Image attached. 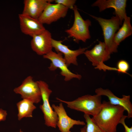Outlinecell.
Here are the masks:
<instances>
[{
	"label": "cell",
	"mask_w": 132,
	"mask_h": 132,
	"mask_svg": "<svg viewBox=\"0 0 132 132\" xmlns=\"http://www.w3.org/2000/svg\"><path fill=\"white\" fill-rule=\"evenodd\" d=\"M84 116L87 123L86 132H105L94 121L89 115L84 114Z\"/></svg>",
	"instance_id": "obj_19"
},
{
	"label": "cell",
	"mask_w": 132,
	"mask_h": 132,
	"mask_svg": "<svg viewBox=\"0 0 132 132\" xmlns=\"http://www.w3.org/2000/svg\"><path fill=\"white\" fill-rule=\"evenodd\" d=\"M95 92L98 95L107 97L111 104L123 107L127 112V118H129L132 117V104L130 100V95H123L122 98H119L109 89H104L101 88L96 89Z\"/></svg>",
	"instance_id": "obj_13"
},
{
	"label": "cell",
	"mask_w": 132,
	"mask_h": 132,
	"mask_svg": "<svg viewBox=\"0 0 132 132\" xmlns=\"http://www.w3.org/2000/svg\"><path fill=\"white\" fill-rule=\"evenodd\" d=\"M7 113L6 110L0 109V121H4L6 120Z\"/></svg>",
	"instance_id": "obj_23"
},
{
	"label": "cell",
	"mask_w": 132,
	"mask_h": 132,
	"mask_svg": "<svg viewBox=\"0 0 132 132\" xmlns=\"http://www.w3.org/2000/svg\"><path fill=\"white\" fill-rule=\"evenodd\" d=\"M44 58L51 61V63L48 67L51 71H55L58 68L61 70V74L64 77V80L67 81L73 78L80 80L82 78L81 75L74 73L68 69L62 54L61 52L56 53L52 51L43 55Z\"/></svg>",
	"instance_id": "obj_8"
},
{
	"label": "cell",
	"mask_w": 132,
	"mask_h": 132,
	"mask_svg": "<svg viewBox=\"0 0 132 132\" xmlns=\"http://www.w3.org/2000/svg\"><path fill=\"white\" fill-rule=\"evenodd\" d=\"M73 9L74 16L73 24L71 28L65 32L76 41L85 42L91 37L89 28L91 25V22L89 19L84 20L83 19L76 6H74Z\"/></svg>",
	"instance_id": "obj_5"
},
{
	"label": "cell",
	"mask_w": 132,
	"mask_h": 132,
	"mask_svg": "<svg viewBox=\"0 0 132 132\" xmlns=\"http://www.w3.org/2000/svg\"><path fill=\"white\" fill-rule=\"evenodd\" d=\"M102 103L100 111L92 118L105 132H116L125 110L122 107L112 105L109 101H104Z\"/></svg>",
	"instance_id": "obj_1"
},
{
	"label": "cell",
	"mask_w": 132,
	"mask_h": 132,
	"mask_svg": "<svg viewBox=\"0 0 132 132\" xmlns=\"http://www.w3.org/2000/svg\"><path fill=\"white\" fill-rule=\"evenodd\" d=\"M54 1L56 3L61 4L68 9H72L76 1L75 0H55Z\"/></svg>",
	"instance_id": "obj_21"
},
{
	"label": "cell",
	"mask_w": 132,
	"mask_h": 132,
	"mask_svg": "<svg viewBox=\"0 0 132 132\" xmlns=\"http://www.w3.org/2000/svg\"><path fill=\"white\" fill-rule=\"evenodd\" d=\"M99 22L102 29L106 50L110 56L113 52V40L116 32L122 24L118 17L115 15L110 19H106L89 15Z\"/></svg>",
	"instance_id": "obj_3"
},
{
	"label": "cell",
	"mask_w": 132,
	"mask_h": 132,
	"mask_svg": "<svg viewBox=\"0 0 132 132\" xmlns=\"http://www.w3.org/2000/svg\"><path fill=\"white\" fill-rule=\"evenodd\" d=\"M39 87L43 101L40 108L43 112L45 121V124L47 126L56 128L58 121V116L50 105L49 99L52 92L48 85L42 80L37 81Z\"/></svg>",
	"instance_id": "obj_4"
},
{
	"label": "cell",
	"mask_w": 132,
	"mask_h": 132,
	"mask_svg": "<svg viewBox=\"0 0 132 132\" xmlns=\"http://www.w3.org/2000/svg\"><path fill=\"white\" fill-rule=\"evenodd\" d=\"M16 94L21 96L23 99L28 100L33 103H38L42 99L41 91L37 81L29 76L23 81L21 84L13 90Z\"/></svg>",
	"instance_id": "obj_6"
},
{
	"label": "cell",
	"mask_w": 132,
	"mask_h": 132,
	"mask_svg": "<svg viewBox=\"0 0 132 132\" xmlns=\"http://www.w3.org/2000/svg\"><path fill=\"white\" fill-rule=\"evenodd\" d=\"M56 99L59 102L65 103L68 108L71 109L92 115L93 117L98 113L102 106L101 96L96 94L85 95L71 101H65L58 98Z\"/></svg>",
	"instance_id": "obj_2"
},
{
	"label": "cell",
	"mask_w": 132,
	"mask_h": 132,
	"mask_svg": "<svg viewBox=\"0 0 132 132\" xmlns=\"http://www.w3.org/2000/svg\"><path fill=\"white\" fill-rule=\"evenodd\" d=\"M18 17L21 30L25 34L32 37L42 33L46 30L38 19L22 13L19 14Z\"/></svg>",
	"instance_id": "obj_12"
},
{
	"label": "cell",
	"mask_w": 132,
	"mask_h": 132,
	"mask_svg": "<svg viewBox=\"0 0 132 132\" xmlns=\"http://www.w3.org/2000/svg\"><path fill=\"white\" fill-rule=\"evenodd\" d=\"M121 27L115 33L113 40V52H117V48L120 43L132 33V27L130 17L126 16Z\"/></svg>",
	"instance_id": "obj_17"
},
{
	"label": "cell",
	"mask_w": 132,
	"mask_h": 132,
	"mask_svg": "<svg viewBox=\"0 0 132 132\" xmlns=\"http://www.w3.org/2000/svg\"><path fill=\"white\" fill-rule=\"evenodd\" d=\"M117 71L119 73L128 74L130 66L128 62L124 60L119 61L117 64Z\"/></svg>",
	"instance_id": "obj_20"
},
{
	"label": "cell",
	"mask_w": 132,
	"mask_h": 132,
	"mask_svg": "<svg viewBox=\"0 0 132 132\" xmlns=\"http://www.w3.org/2000/svg\"><path fill=\"white\" fill-rule=\"evenodd\" d=\"M86 125L80 129V132H86Z\"/></svg>",
	"instance_id": "obj_24"
},
{
	"label": "cell",
	"mask_w": 132,
	"mask_h": 132,
	"mask_svg": "<svg viewBox=\"0 0 132 132\" xmlns=\"http://www.w3.org/2000/svg\"><path fill=\"white\" fill-rule=\"evenodd\" d=\"M52 107L57 115V126L61 132H71L70 129L74 125H86L83 121L74 120L69 117L62 102H60L58 105L53 104Z\"/></svg>",
	"instance_id": "obj_10"
},
{
	"label": "cell",
	"mask_w": 132,
	"mask_h": 132,
	"mask_svg": "<svg viewBox=\"0 0 132 132\" xmlns=\"http://www.w3.org/2000/svg\"><path fill=\"white\" fill-rule=\"evenodd\" d=\"M127 2L126 0H98L92 4V6L98 7L100 12L109 8H113L115 15L118 17L122 24L127 15L126 11Z\"/></svg>",
	"instance_id": "obj_15"
},
{
	"label": "cell",
	"mask_w": 132,
	"mask_h": 132,
	"mask_svg": "<svg viewBox=\"0 0 132 132\" xmlns=\"http://www.w3.org/2000/svg\"><path fill=\"white\" fill-rule=\"evenodd\" d=\"M127 118V116L123 115L120 121V123L123 126L125 129L124 132H132V127H129L125 123V120Z\"/></svg>",
	"instance_id": "obj_22"
},
{
	"label": "cell",
	"mask_w": 132,
	"mask_h": 132,
	"mask_svg": "<svg viewBox=\"0 0 132 132\" xmlns=\"http://www.w3.org/2000/svg\"><path fill=\"white\" fill-rule=\"evenodd\" d=\"M62 42V41H58L52 38V48H54L57 52H61L64 54V58L68 66L72 64L77 66V57L81 54H84L87 48H80L75 50H71L67 46L63 44Z\"/></svg>",
	"instance_id": "obj_14"
},
{
	"label": "cell",
	"mask_w": 132,
	"mask_h": 132,
	"mask_svg": "<svg viewBox=\"0 0 132 132\" xmlns=\"http://www.w3.org/2000/svg\"><path fill=\"white\" fill-rule=\"evenodd\" d=\"M68 9L59 3H50L46 7L38 20L43 24H50L65 17Z\"/></svg>",
	"instance_id": "obj_9"
},
{
	"label": "cell",
	"mask_w": 132,
	"mask_h": 132,
	"mask_svg": "<svg viewBox=\"0 0 132 132\" xmlns=\"http://www.w3.org/2000/svg\"><path fill=\"white\" fill-rule=\"evenodd\" d=\"M84 54L95 68L104 71L107 70H112V67L106 65L103 63L110 57L106 50L104 42L99 41V44L91 50H86Z\"/></svg>",
	"instance_id": "obj_7"
},
{
	"label": "cell",
	"mask_w": 132,
	"mask_h": 132,
	"mask_svg": "<svg viewBox=\"0 0 132 132\" xmlns=\"http://www.w3.org/2000/svg\"><path fill=\"white\" fill-rule=\"evenodd\" d=\"M23 132V131H22V130H21V129H20V132Z\"/></svg>",
	"instance_id": "obj_25"
},
{
	"label": "cell",
	"mask_w": 132,
	"mask_h": 132,
	"mask_svg": "<svg viewBox=\"0 0 132 132\" xmlns=\"http://www.w3.org/2000/svg\"><path fill=\"white\" fill-rule=\"evenodd\" d=\"M33 103L25 99H23L17 103L18 110V120H20L24 117H33V112L36 108Z\"/></svg>",
	"instance_id": "obj_18"
},
{
	"label": "cell",
	"mask_w": 132,
	"mask_h": 132,
	"mask_svg": "<svg viewBox=\"0 0 132 132\" xmlns=\"http://www.w3.org/2000/svg\"><path fill=\"white\" fill-rule=\"evenodd\" d=\"M53 0H25L22 14L38 19L47 5Z\"/></svg>",
	"instance_id": "obj_16"
},
{
	"label": "cell",
	"mask_w": 132,
	"mask_h": 132,
	"mask_svg": "<svg viewBox=\"0 0 132 132\" xmlns=\"http://www.w3.org/2000/svg\"><path fill=\"white\" fill-rule=\"evenodd\" d=\"M32 37L31 47L37 55H43L52 51L51 34L48 30Z\"/></svg>",
	"instance_id": "obj_11"
}]
</instances>
